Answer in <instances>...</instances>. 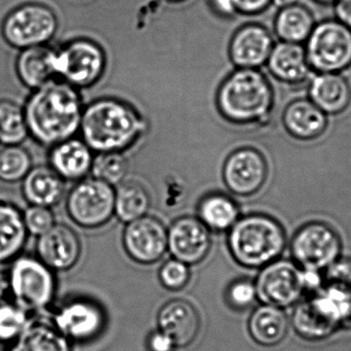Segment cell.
<instances>
[{
	"label": "cell",
	"mask_w": 351,
	"mask_h": 351,
	"mask_svg": "<svg viewBox=\"0 0 351 351\" xmlns=\"http://www.w3.org/2000/svg\"><path fill=\"white\" fill-rule=\"evenodd\" d=\"M147 348L149 351H175L177 348L173 340L160 330L150 334Z\"/></svg>",
	"instance_id": "cell-40"
},
{
	"label": "cell",
	"mask_w": 351,
	"mask_h": 351,
	"mask_svg": "<svg viewBox=\"0 0 351 351\" xmlns=\"http://www.w3.org/2000/svg\"><path fill=\"white\" fill-rule=\"evenodd\" d=\"M323 288L351 296V258L340 257L323 272Z\"/></svg>",
	"instance_id": "cell-36"
},
{
	"label": "cell",
	"mask_w": 351,
	"mask_h": 351,
	"mask_svg": "<svg viewBox=\"0 0 351 351\" xmlns=\"http://www.w3.org/2000/svg\"><path fill=\"white\" fill-rule=\"evenodd\" d=\"M227 301L232 308L245 310L257 300L255 282L247 278L235 280L227 288Z\"/></svg>",
	"instance_id": "cell-37"
},
{
	"label": "cell",
	"mask_w": 351,
	"mask_h": 351,
	"mask_svg": "<svg viewBox=\"0 0 351 351\" xmlns=\"http://www.w3.org/2000/svg\"><path fill=\"white\" fill-rule=\"evenodd\" d=\"M266 63L274 78L292 86L305 84L313 70L300 43L280 41L274 45Z\"/></svg>",
	"instance_id": "cell-23"
},
{
	"label": "cell",
	"mask_w": 351,
	"mask_h": 351,
	"mask_svg": "<svg viewBox=\"0 0 351 351\" xmlns=\"http://www.w3.org/2000/svg\"><path fill=\"white\" fill-rule=\"evenodd\" d=\"M39 260L49 269H71L80 257L82 247L77 234L65 225H53L39 236L36 247Z\"/></svg>",
	"instance_id": "cell-17"
},
{
	"label": "cell",
	"mask_w": 351,
	"mask_h": 351,
	"mask_svg": "<svg viewBox=\"0 0 351 351\" xmlns=\"http://www.w3.org/2000/svg\"><path fill=\"white\" fill-rule=\"evenodd\" d=\"M212 245L210 229L198 218L183 216L168 230V249L174 259L195 265L208 256Z\"/></svg>",
	"instance_id": "cell-16"
},
{
	"label": "cell",
	"mask_w": 351,
	"mask_h": 351,
	"mask_svg": "<svg viewBox=\"0 0 351 351\" xmlns=\"http://www.w3.org/2000/svg\"><path fill=\"white\" fill-rule=\"evenodd\" d=\"M292 326L299 337L309 342L328 339L336 332L351 330V296L321 288L298 303Z\"/></svg>",
	"instance_id": "cell-5"
},
{
	"label": "cell",
	"mask_w": 351,
	"mask_h": 351,
	"mask_svg": "<svg viewBox=\"0 0 351 351\" xmlns=\"http://www.w3.org/2000/svg\"><path fill=\"white\" fill-rule=\"evenodd\" d=\"M53 324L56 329L69 341L86 342L102 333L106 317L97 303L76 299L65 303L56 311Z\"/></svg>",
	"instance_id": "cell-14"
},
{
	"label": "cell",
	"mask_w": 351,
	"mask_h": 351,
	"mask_svg": "<svg viewBox=\"0 0 351 351\" xmlns=\"http://www.w3.org/2000/svg\"><path fill=\"white\" fill-rule=\"evenodd\" d=\"M53 47L47 45L28 47L19 51L14 62L16 78L29 90L34 91L55 80Z\"/></svg>",
	"instance_id": "cell-24"
},
{
	"label": "cell",
	"mask_w": 351,
	"mask_h": 351,
	"mask_svg": "<svg viewBox=\"0 0 351 351\" xmlns=\"http://www.w3.org/2000/svg\"><path fill=\"white\" fill-rule=\"evenodd\" d=\"M261 269L255 286L262 304L289 308L306 293L303 269L294 262L278 259Z\"/></svg>",
	"instance_id": "cell-12"
},
{
	"label": "cell",
	"mask_w": 351,
	"mask_h": 351,
	"mask_svg": "<svg viewBox=\"0 0 351 351\" xmlns=\"http://www.w3.org/2000/svg\"><path fill=\"white\" fill-rule=\"evenodd\" d=\"M215 10L223 16H231L237 12L233 0H212Z\"/></svg>",
	"instance_id": "cell-43"
},
{
	"label": "cell",
	"mask_w": 351,
	"mask_h": 351,
	"mask_svg": "<svg viewBox=\"0 0 351 351\" xmlns=\"http://www.w3.org/2000/svg\"><path fill=\"white\" fill-rule=\"evenodd\" d=\"M337 231L323 222H309L297 230L291 241L293 262L301 269L324 272L341 256Z\"/></svg>",
	"instance_id": "cell-10"
},
{
	"label": "cell",
	"mask_w": 351,
	"mask_h": 351,
	"mask_svg": "<svg viewBox=\"0 0 351 351\" xmlns=\"http://www.w3.org/2000/svg\"><path fill=\"white\" fill-rule=\"evenodd\" d=\"M274 103L271 84L256 68H241L231 73L218 93V106L229 121L256 123L267 119Z\"/></svg>",
	"instance_id": "cell-4"
},
{
	"label": "cell",
	"mask_w": 351,
	"mask_h": 351,
	"mask_svg": "<svg viewBox=\"0 0 351 351\" xmlns=\"http://www.w3.org/2000/svg\"><path fill=\"white\" fill-rule=\"evenodd\" d=\"M309 99L326 115H339L351 103L350 82L338 72H321L309 80Z\"/></svg>",
	"instance_id": "cell-22"
},
{
	"label": "cell",
	"mask_w": 351,
	"mask_h": 351,
	"mask_svg": "<svg viewBox=\"0 0 351 351\" xmlns=\"http://www.w3.org/2000/svg\"><path fill=\"white\" fill-rule=\"evenodd\" d=\"M274 45L267 28L259 24L245 25L231 39L230 58L241 68L260 67L267 62Z\"/></svg>",
	"instance_id": "cell-18"
},
{
	"label": "cell",
	"mask_w": 351,
	"mask_h": 351,
	"mask_svg": "<svg viewBox=\"0 0 351 351\" xmlns=\"http://www.w3.org/2000/svg\"><path fill=\"white\" fill-rule=\"evenodd\" d=\"M33 167L31 152L22 144L0 148V181L8 185L22 183Z\"/></svg>",
	"instance_id": "cell-33"
},
{
	"label": "cell",
	"mask_w": 351,
	"mask_h": 351,
	"mask_svg": "<svg viewBox=\"0 0 351 351\" xmlns=\"http://www.w3.org/2000/svg\"><path fill=\"white\" fill-rule=\"evenodd\" d=\"M235 8L243 14H258L263 12L271 3L272 0H233Z\"/></svg>",
	"instance_id": "cell-41"
},
{
	"label": "cell",
	"mask_w": 351,
	"mask_h": 351,
	"mask_svg": "<svg viewBox=\"0 0 351 351\" xmlns=\"http://www.w3.org/2000/svg\"><path fill=\"white\" fill-rule=\"evenodd\" d=\"M247 329L256 343L274 348L282 343L288 335L289 319L284 309L262 304L250 317Z\"/></svg>",
	"instance_id": "cell-26"
},
{
	"label": "cell",
	"mask_w": 351,
	"mask_h": 351,
	"mask_svg": "<svg viewBox=\"0 0 351 351\" xmlns=\"http://www.w3.org/2000/svg\"><path fill=\"white\" fill-rule=\"evenodd\" d=\"M22 212L12 203L0 201V264L16 259L27 240Z\"/></svg>",
	"instance_id": "cell-27"
},
{
	"label": "cell",
	"mask_w": 351,
	"mask_h": 351,
	"mask_svg": "<svg viewBox=\"0 0 351 351\" xmlns=\"http://www.w3.org/2000/svg\"><path fill=\"white\" fill-rule=\"evenodd\" d=\"M175 1H178V0H175Z\"/></svg>",
	"instance_id": "cell-47"
},
{
	"label": "cell",
	"mask_w": 351,
	"mask_h": 351,
	"mask_svg": "<svg viewBox=\"0 0 351 351\" xmlns=\"http://www.w3.org/2000/svg\"><path fill=\"white\" fill-rule=\"evenodd\" d=\"M115 191L101 179H82L68 194V214L78 226L99 228L114 214Z\"/></svg>",
	"instance_id": "cell-11"
},
{
	"label": "cell",
	"mask_w": 351,
	"mask_h": 351,
	"mask_svg": "<svg viewBox=\"0 0 351 351\" xmlns=\"http://www.w3.org/2000/svg\"><path fill=\"white\" fill-rule=\"evenodd\" d=\"M10 351H71V346L55 327L29 323Z\"/></svg>",
	"instance_id": "cell-29"
},
{
	"label": "cell",
	"mask_w": 351,
	"mask_h": 351,
	"mask_svg": "<svg viewBox=\"0 0 351 351\" xmlns=\"http://www.w3.org/2000/svg\"><path fill=\"white\" fill-rule=\"evenodd\" d=\"M315 1L317 2V3L325 4V5H327V4H333L336 0H315Z\"/></svg>",
	"instance_id": "cell-46"
},
{
	"label": "cell",
	"mask_w": 351,
	"mask_h": 351,
	"mask_svg": "<svg viewBox=\"0 0 351 351\" xmlns=\"http://www.w3.org/2000/svg\"><path fill=\"white\" fill-rule=\"evenodd\" d=\"M274 4L278 8H285V6L292 5V4L298 3L299 0H272Z\"/></svg>",
	"instance_id": "cell-45"
},
{
	"label": "cell",
	"mask_w": 351,
	"mask_h": 351,
	"mask_svg": "<svg viewBox=\"0 0 351 351\" xmlns=\"http://www.w3.org/2000/svg\"><path fill=\"white\" fill-rule=\"evenodd\" d=\"M105 65L102 47L90 39H73L53 49L55 76L76 89L95 84L102 76Z\"/></svg>",
	"instance_id": "cell-7"
},
{
	"label": "cell",
	"mask_w": 351,
	"mask_h": 351,
	"mask_svg": "<svg viewBox=\"0 0 351 351\" xmlns=\"http://www.w3.org/2000/svg\"><path fill=\"white\" fill-rule=\"evenodd\" d=\"M49 166H33L22 181V195L30 205L53 207L65 193V183Z\"/></svg>",
	"instance_id": "cell-25"
},
{
	"label": "cell",
	"mask_w": 351,
	"mask_h": 351,
	"mask_svg": "<svg viewBox=\"0 0 351 351\" xmlns=\"http://www.w3.org/2000/svg\"><path fill=\"white\" fill-rule=\"evenodd\" d=\"M23 216L27 232L34 236H41L55 225V216L49 207L30 205Z\"/></svg>",
	"instance_id": "cell-39"
},
{
	"label": "cell",
	"mask_w": 351,
	"mask_h": 351,
	"mask_svg": "<svg viewBox=\"0 0 351 351\" xmlns=\"http://www.w3.org/2000/svg\"><path fill=\"white\" fill-rule=\"evenodd\" d=\"M8 280L14 303L27 313L45 308L55 298L56 280L53 270L40 260L31 257L14 260Z\"/></svg>",
	"instance_id": "cell-9"
},
{
	"label": "cell",
	"mask_w": 351,
	"mask_h": 351,
	"mask_svg": "<svg viewBox=\"0 0 351 351\" xmlns=\"http://www.w3.org/2000/svg\"><path fill=\"white\" fill-rule=\"evenodd\" d=\"M58 29L59 19L49 6L40 2H27L6 14L0 32L8 47L21 51L49 45Z\"/></svg>",
	"instance_id": "cell-6"
},
{
	"label": "cell",
	"mask_w": 351,
	"mask_h": 351,
	"mask_svg": "<svg viewBox=\"0 0 351 351\" xmlns=\"http://www.w3.org/2000/svg\"><path fill=\"white\" fill-rule=\"evenodd\" d=\"M24 107L29 136L39 146L51 148L80 130L82 103L77 89L51 80L32 91Z\"/></svg>",
	"instance_id": "cell-1"
},
{
	"label": "cell",
	"mask_w": 351,
	"mask_h": 351,
	"mask_svg": "<svg viewBox=\"0 0 351 351\" xmlns=\"http://www.w3.org/2000/svg\"><path fill=\"white\" fill-rule=\"evenodd\" d=\"M286 245L284 227L267 214L239 218L228 235V247L233 259L250 269L263 268L280 259Z\"/></svg>",
	"instance_id": "cell-3"
},
{
	"label": "cell",
	"mask_w": 351,
	"mask_h": 351,
	"mask_svg": "<svg viewBox=\"0 0 351 351\" xmlns=\"http://www.w3.org/2000/svg\"><path fill=\"white\" fill-rule=\"evenodd\" d=\"M149 208V194L140 183H121L115 191L114 214L121 222L130 223L142 218Z\"/></svg>",
	"instance_id": "cell-31"
},
{
	"label": "cell",
	"mask_w": 351,
	"mask_h": 351,
	"mask_svg": "<svg viewBox=\"0 0 351 351\" xmlns=\"http://www.w3.org/2000/svg\"><path fill=\"white\" fill-rule=\"evenodd\" d=\"M333 4L337 20L351 29V0H336Z\"/></svg>",
	"instance_id": "cell-42"
},
{
	"label": "cell",
	"mask_w": 351,
	"mask_h": 351,
	"mask_svg": "<svg viewBox=\"0 0 351 351\" xmlns=\"http://www.w3.org/2000/svg\"><path fill=\"white\" fill-rule=\"evenodd\" d=\"M129 170L127 158L121 152H100L93 160V177L101 179L109 185H119Z\"/></svg>",
	"instance_id": "cell-34"
},
{
	"label": "cell",
	"mask_w": 351,
	"mask_h": 351,
	"mask_svg": "<svg viewBox=\"0 0 351 351\" xmlns=\"http://www.w3.org/2000/svg\"><path fill=\"white\" fill-rule=\"evenodd\" d=\"M123 241L132 260L149 265L160 261L168 251V229L158 218L144 216L128 223Z\"/></svg>",
	"instance_id": "cell-13"
},
{
	"label": "cell",
	"mask_w": 351,
	"mask_h": 351,
	"mask_svg": "<svg viewBox=\"0 0 351 351\" xmlns=\"http://www.w3.org/2000/svg\"><path fill=\"white\" fill-rule=\"evenodd\" d=\"M10 295V280H8V274L0 271V302H4Z\"/></svg>",
	"instance_id": "cell-44"
},
{
	"label": "cell",
	"mask_w": 351,
	"mask_h": 351,
	"mask_svg": "<svg viewBox=\"0 0 351 351\" xmlns=\"http://www.w3.org/2000/svg\"><path fill=\"white\" fill-rule=\"evenodd\" d=\"M93 154L84 140L71 137L51 146L49 166L64 181H78L92 169Z\"/></svg>",
	"instance_id": "cell-20"
},
{
	"label": "cell",
	"mask_w": 351,
	"mask_h": 351,
	"mask_svg": "<svg viewBox=\"0 0 351 351\" xmlns=\"http://www.w3.org/2000/svg\"><path fill=\"white\" fill-rule=\"evenodd\" d=\"M146 124L137 111L117 99L90 103L82 111L80 131L90 150L121 152L140 137Z\"/></svg>",
	"instance_id": "cell-2"
},
{
	"label": "cell",
	"mask_w": 351,
	"mask_h": 351,
	"mask_svg": "<svg viewBox=\"0 0 351 351\" xmlns=\"http://www.w3.org/2000/svg\"><path fill=\"white\" fill-rule=\"evenodd\" d=\"M158 325V330L173 340L176 348H186L195 340L199 332V315L191 303L175 299L160 309Z\"/></svg>",
	"instance_id": "cell-19"
},
{
	"label": "cell",
	"mask_w": 351,
	"mask_h": 351,
	"mask_svg": "<svg viewBox=\"0 0 351 351\" xmlns=\"http://www.w3.org/2000/svg\"><path fill=\"white\" fill-rule=\"evenodd\" d=\"M189 280V267L187 264L183 263L179 260H169L160 268V282L168 290H181L188 284Z\"/></svg>",
	"instance_id": "cell-38"
},
{
	"label": "cell",
	"mask_w": 351,
	"mask_h": 351,
	"mask_svg": "<svg viewBox=\"0 0 351 351\" xmlns=\"http://www.w3.org/2000/svg\"><path fill=\"white\" fill-rule=\"evenodd\" d=\"M28 324L26 310L16 303L0 302V342L14 341Z\"/></svg>",
	"instance_id": "cell-35"
},
{
	"label": "cell",
	"mask_w": 351,
	"mask_h": 351,
	"mask_svg": "<svg viewBox=\"0 0 351 351\" xmlns=\"http://www.w3.org/2000/svg\"><path fill=\"white\" fill-rule=\"evenodd\" d=\"M239 210L234 201L222 194L206 196L198 205V218L210 230L226 231L239 220Z\"/></svg>",
	"instance_id": "cell-30"
},
{
	"label": "cell",
	"mask_w": 351,
	"mask_h": 351,
	"mask_svg": "<svg viewBox=\"0 0 351 351\" xmlns=\"http://www.w3.org/2000/svg\"><path fill=\"white\" fill-rule=\"evenodd\" d=\"M28 137L23 105L12 99H0V146H20Z\"/></svg>",
	"instance_id": "cell-32"
},
{
	"label": "cell",
	"mask_w": 351,
	"mask_h": 351,
	"mask_svg": "<svg viewBox=\"0 0 351 351\" xmlns=\"http://www.w3.org/2000/svg\"><path fill=\"white\" fill-rule=\"evenodd\" d=\"M268 175L266 159L259 150L245 148L235 150L227 159L223 177L227 188L239 196L257 193Z\"/></svg>",
	"instance_id": "cell-15"
},
{
	"label": "cell",
	"mask_w": 351,
	"mask_h": 351,
	"mask_svg": "<svg viewBox=\"0 0 351 351\" xmlns=\"http://www.w3.org/2000/svg\"><path fill=\"white\" fill-rule=\"evenodd\" d=\"M315 24L313 12L298 2L280 8L274 21V30L282 41L301 45L307 41Z\"/></svg>",
	"instance_id": "cell-28"
},
{
	"label": "cell",
	"mask_w": 351,
	"mask_h": 351,
	"mask_svg": "<svg viewBox=\"0 0 351 351\" xmlns=\"http://www.w3.org/2000/svg\"><path fill=\"white\" fill-rule=\"evenodd\" d=\"M328 115L311 99L299 98L287 105L282 113L285 129L299 140L321 137L328 127Z\"/></svg>",
	"instance_id": "cell-21"
},
{
	"label": "cell",
	"mask_w": 351,
	"mask_h": 351,
	"mask_svg": "<svg viewBox=\"0 0 351 351\" xmlns=\"http://www.w3.org/2000/svg\"><path fill=\"white\" fill-rule=\"evenodd\" d=\"M305 43L309 65L317 73H340L350 67L351 29L340 21L317 23Z\"/></svg>",
	"instance_id": "cell-8"
}]
</instances>
